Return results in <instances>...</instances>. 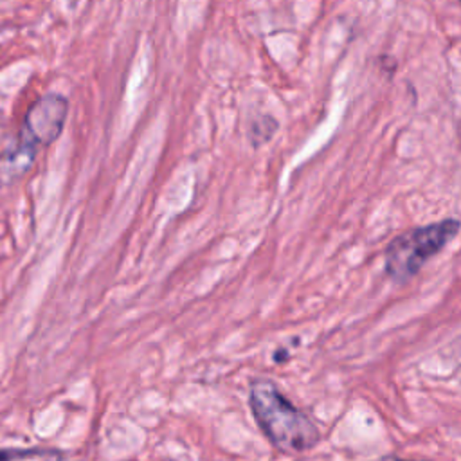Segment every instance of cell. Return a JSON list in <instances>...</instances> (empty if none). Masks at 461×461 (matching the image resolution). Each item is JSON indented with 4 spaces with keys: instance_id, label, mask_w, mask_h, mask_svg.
<instances>
[{
    "instance_id": "ba28073f",
    "label": "cell",
    "mask_w": 461,
    "mask_h": 461,
    "mask_svg": "<svg viewBox=\"0 0 461 461\" xmlns=\"http://www.w3.org/2000/svg\"><path fill=\"white\" fill-rule=\"evenodd\" d=\"M459 4H461V0H459Z\"/></svg>"
},
{
    "instance_id": "8992f818",
    "label": "cell",
    "mask_w": 461,
    "mask_h": 461,
    "mask_svg": "<svg viewBox=\"0 0 461 461\" xmlns=\"http://www.w3.org/2000/svg\"><path fill=\"white\" fill-rule=\"evenodd\" d=\"M276 128H277L276 121L270 119L268 115H267V117H261V119L256 121V122H252V126H250V139H252V142H254L256 146L267 142V140L272 137V133L276 131Z\"/></svg>"
},
{
    "instance_id": "5b68a950",
    "label": "cell",
    "mask_w": 461,
    "mask_h": 461,
    "mask_svg": "<svg viewBox=\"0 0 461 461\" xmlns=\"http://www.w3.org/2000/svg\"><path fill=\"white\" fill-rule=\"evenodd\" d=\"M63 456L54 448H11L0 450V461H61Z\"/></svg>"
},
{
    "instance_id": "52a82bcc",
    "label": "cell",
    "mask_w": 461,
    "mask_h": 461,
    "mask_svg": "<svg viewBox=\"0 0 461 461\" xmlns=\"http://www.w3.org/2000/svg\"><path fill=\"white\" fill-rule=\"evenodd\" d=\"M394 461H398V459H394Z\"/></svg>"
},
{
    "instance_id": "6da1fadb",
    "label": "cell",
    "mask_w": 461,
    "mask_h": 461,
    "mask_svg": "<svg viewBox=\"0 0 461 461\" xmlns=\"http://www.w3.org/2000/svg\"><path fill=\"white\" fill-rule=\"evenodd\" d=\"M250 409L270 443L285 454H303L319 443V429L268 380L250 385Z\"/></svg>"
},
{
    "instance_id": "3957f363",
    "label": "cell",
    "mask_w": 461,
    "mask_h": 461,
    "mask_svg": "<svg viewBox=\"0 0 461 461\" xmlns=\"http://www.w3.org/2000/svg\"><path fill=\"white\" fill-rule=\"evenodd\" d=\"M67 108V99L59 94H47L40 97L25 113L20 139L34 149L54 142L63 130Z\"/></svg>"
},
{
    "instance_id": "7a4b0ae2",
    "label": "cell",
    "mask_w": 461,
    "mask_h": 461,
    "mask_svg": "<svg viewBox=\"0 0 461 461\" xmlns=\"http://www.w3.org/2000/svg\"><path fill=\"white\" fill-rule=\"evenodd\" d=\"M459 220L447 218L396 236L385 250V272L391 279L409 281L457 232Z\"/></svg>"
},
{
    "instance_id": "277c9868",
    "label": "cell",
    "mask_w": 461,
    "mask_h": 461,
    "mask_svg": "<svg viewBox=\"0 0 461 461\" xmlns=\"http://www.w3.org/2000/svg\"><path fill=\"white\" fill-rule=\"evenodd\" d=\"M34 155L36 149L18 137V140L13 142V146H9L0 157V175L4 180L11 182L23 175L31 167Z\"/></svg>"
}]
</instances>
